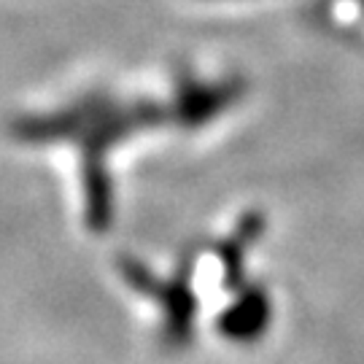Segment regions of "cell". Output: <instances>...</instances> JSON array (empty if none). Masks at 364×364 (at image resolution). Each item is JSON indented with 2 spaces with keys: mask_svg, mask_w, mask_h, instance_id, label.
Segmentation results:
<instances>
[{
  "mask_svg": "<svg viewBox=\"0 0 364 364\" xmlns=\"http://www.w3.org/2000/svg\"><path fill=\"white\" fill-rule=\"evenodd\" d=\"M273 318V302L270 294L259 287H243L240 294L221 311L219 335L230 343H254L259 340Z\"/></svg>",
  "mask_w": 364,
  "mask_h": 364,
  "instance_id": "cell-1",
  "label": "cell"
}]
</instances>
